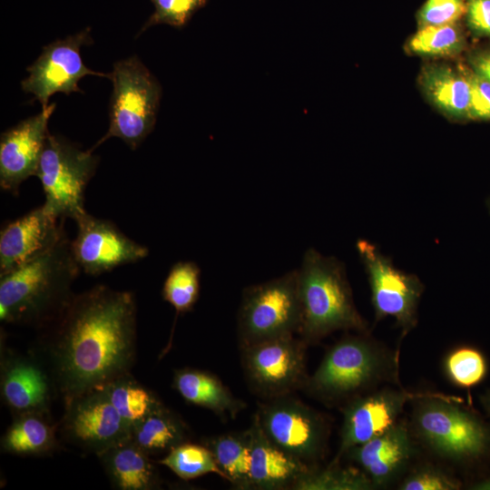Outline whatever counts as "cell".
<instances>
[{
    "mask_svg": "<svg viewBox=\"0 0 490 490\" xmlns=\"http://www.w3.org/2000/svg\"><path fill=\"white\" fill-rule=\"evenodd\" d=\"M80 270L65 235L46 253L1 275V321L46 328L74 295L72 286Z\"/></svg>",
    "mask_w": 490,
    "mask_h": 490,
    "instance_id": "7a4b0ae2",
    "label": "cell"
},
{
    "mask_svg": "<svg viewBox=\"0 0 490 490\" xmlns=\"http://www.w3.org/2000/svg\"><path fill=\"white\" fill-rule=\"evenodd\" d=\"M48 413L30 412L14 416L1 438V450L16 456H41L57 447L56 428Z\"/></svg>",
    "mask_w": 490,
    "mask_h": 490,
    "instance_id": "cb8c5ba5",
    "label": "cell"
},
{
    "mask_svg": "<svg viewBox=\"0 0 490 490\" xmlns=\"http://www.w3.org/2000/svg\"><path fill=\"white\" fill-rule=\"evenodd\" d=\"M61 435L80 449L100 455L131 438V427L121 417L103 387L92 389L64 405Z\"/></svg>",
    "mask_w": 490,
    "mask_h": 490,
    "instance_id": "4fadbf2b",
    "label": "cell"
},
{
    "mask_svg": "<svg viewBox=\"0 0 490 490\" xmlns=\"http://www.w3.org/2000/svg\"><path fill=\"white\" fill-rule=\"evenodd\" d=\"M56 107L50 103L36 115L2 132L0 138V186L16 195L21 183L36 175L48 122Z\"/></svg>",
    "mask_w": 490,
    "mask_h": 490,
    "instance_id": "e0dca14e",
    "label": "cell"
},
{
    "mask_svg": "<svg viewBox=\"0 0 490 490\" xmlns=\"http://www.w3.org/2000/svg\"><path fill=\"white\" fill-rule=\"evenodd\" d=\"M75 222L77 234L71 240L72 252L80 270L87 275L99 276L137 262L149 253L146 247L127 237L110 220L86 211Z\"/></svg>",
    "mask_w": 490,
    "mask_h": 490,
    "instance_id": "9a60e30c",
    "label": "cell"
},
{
    "mask_svg": "<svg viewBox=\"0 0 490 490\" xmlns=\"http://www.w3.org/2000/svg\"><path fill=\"white\" fill-rule=\"evenodd\" d=\"M297 270L301 309L298 335L308 345L338 330L369 331L356 308L341 261L309 248Z\"/></svg>",
    "mask_w": 490,
    "mask_h": 490,
    "instance_id": "5b68a950",
    "label": "cell"
},
{
    "mask_svg": "<svg viewBox=\"0 0 490 490\" xmlns=\"http://www.w3.org/2000/svg\"><path fill=\"white\" fill-rule=\"evenodd\" d=\"M308 346L293 335L241 348L243 372L251 390L269 400L303 388L309 377Z\"/></svg>",
    "mask_w": 490,
    "mask_h": 490,
    "instance_id": "30bf717a",
    "label": "cell"
},
{
    "mask_svg": "<svg viewBox=\"0 0 490 490\" xmlns=\"http://www.w3.org/2000/svg\"><path fill=\"white\" fill-rule=\"evenodd\" d=\"M91 28L58 39L43 47L38 58L26 68L29 75L21 82L25 93L34 96L42 109L46 108L50 97L56 93L69 95L83 93L78 82L85 75H95L110 79V74H103L87 67L81 56V47L93 44Z\"/></svg>",
    "mask_w": 490,
    "mask_h": 490,
    "instance_id": "7c38bea8",
    "label": "cell"
},
{
    "mask_svg": "<svg viewBox=\"0 0 490 490\" xmlns=\"http://www.w3.org/2000/svg\"><path fill=\"white\" fill-rule=\"evenodd\" d=\"M204 445L212 453L228 481L236 488L252 489L248 431L220 435L207 439Z\"/></svg>",
    "mask_w": 490,
    "mask_h": 490,
    "instance_id": "484cf974",
    "label": "cell"
},
{
    "mask_svg": "<svg viewBox=\"0 0 490 490\" xmlns=\"http://www.w3.org/2000/svg\"><path fill=\"white\" fill-rule=\"evenodd\" d=\"M466 21L477 37L490 38V0H465Z\"/></svg>",
    "mask_w": 490,
    "mask_h": 490,
    "instance_id": "8d00e7d4",
    "label": "cell"
},
{
    "mask_svg": "<svg viewBox=\"0 0 490 490\" xmlns=\"http://www.w3.org/2000/svg\"><path fill=\"white\" fill-rule=\"evenodd\" d=\"M420 446L408 420L401 418L385 433L351 447L343 456L359 468L374 489L397 485L418 459Z\"/></svg>",
    "mask_w": 490,
    "mask_h": 490,
    "instance_id": "2e32d148",
    "label": "cell"
},
{
    "mask_svg": "<svg viewBox=\"0 0 490 490\" xmlns=\"http://www.w3.org/2000/svg\"><path fill=\"white\" fill-rule=\"evenodd\" d=\"M200 289V267L193 261H178L168 272L162 295L179 315L193 309L199 299Z\"/></svg>",
    "mask_w": 490,
    "mask_h": 490,
    "instance_id": "f546056e",
    "label": "cell"
},
{
    "mask_svg": "<svg viewBox=\"0 0 490 490\" xmlns=\"http://www.w3.org/2000/svg\"><path fill=\"white\" fill-rule=\"evenodd\" d=\"M154 11L141 28V34L157 24H168L181 29L188 24L200 9L206 6L209 0H151Z\"/></svg>",
    "mask_w": 490,
    "mask_h": 490,
    "instance_id": "836d02e7",
    "label": "cell"
},
{
    "mask_svg": "<svg viewBox=\"0 0 490 490\" xmlns=\"http://www.w3.org/2000/svg\"><path fill=\"white\" fill-rule=\"evenodd\" d=\"M411 404L408 422L421 448L463 470L490 464V422L461 398L427 391Z\"/></svg>",
    "mask_w": 490,
    "mask_h": 490,
    "instance_id": "3957f363",
    "label": "cell"
},
{
    "mask_svg": "<svg viewBox=\"0 0 490 490\" xmlns=\"http://www.w3.org/2000/svg\"><path fill=\"white\" fill-rule=\"evenodd\" d=\"M385 385L401 386L399 348L387 347L368 331L344 336L332 345L303 388L327 405L343 406Z\"/></svg>",
    "mask_w": 490,
    "mask_h": 490,
    "instance_id": "277c9868",
    "label": "cell"
},
{
    "mask_svg": "<svg viewBox=\"0 0 490 490\" xmlns=\"http://www.w3.org/2000/svg\"><path fill=\"white\" fill-rule=\"evenodd\" d=\"M149 456L131 438L98 455L112 485L119 490H152L160 486L161 478Z\"/></svg>",
    "mask_w": 490,
    "mask_h": 490,
    "instance_id": "44dd1931",
    "label": "cell"
},
{
    "mask_svg": "<svg viewBox=\"0 0 490 490\" xmlns=\"http://www.w3.org/2000/svg\"><path fill=\"white\" fill-rule=\"evenodd\" d=\"M466 44L460 26L449 24L419 27L407 42V49L421 56L451 57L461 54Z\"/></svg>",
    "mask_w": 490,
    "mask_h": 490,
    "instance_id": "83f0119b",
    "label": "cell"
},
{
    "mask_svg": "<svg viewBox=\"0 0 490 490\" xmlns=\"http://www.w3.org/2000/svg\"><path fill=\"white\" fill-rule=\"evenodd\" d=\"M301 319L298 270L243 290L238 312L240 348L299 333Z\"/></svg>",
    "mask_w": 490,
    "mask_h": 490,
    "instance_id": "52a82bcc",
    "label": "cell"
},
{
    "mask_svg": "<svg viewBox=\"0 0 490 490\" xmlns=\"http://www.w3.org/2000/svg\"><path fill=\"white\" fill-rule=\"evenodd\" d=\"M158 463L167 466L184 480L193 479L209 473L216 474L227 480L226 475L205 445L185 442L168 452L163 458L158 460Z\"/></svg>",
    "mask_w": 490,
    "mask_h": 490,
    "instance_id": "1f68e13d",
    "label": "cell"
},
{
    "mask_svg": "<svg viewBox=\"0 0 490 490\" xmlns=\"http://www.w3.org/2000/svg\"><path fill=\"white\" fill-rule=\"evenodd\" d=\"M103 388L131 430L134 424L162 405L152 391L137 382L130 373L111 381Z\"/></svg>",
    "mask_w": 490,
    "mask_h": 490,
    "instance_id": "4316f807",
    "label": "cell"
},
{
    "mask_svg": "<svg viewBox=\"0 0 490 490\" xmlns=\"http://www.w3.org/2000/svg\"><path fill=\"white\" fill-rule=\"evenodd\" d=\"M294 489L300 490H373L367 475L356 466H342L330 462L325 467L314 466Z\"/></svg>",
    "mask_w": 490,
    "mask_h": 490,
    "instance_id": "4dcf8cb0",
    "label": "cell"
},
{
    "mask_svg": "<svg viewBox=\"0 0 490 490\" xmlns=\"http://www.w3.org/2000/svg\"><path fill=\"white\" fill-rule=\"evenodd\" d=\"M0 388L4 403L15 415L48 413L57 394L50 374L34 353L1 349Z\"/></svg>",
    "mask_w": 490,
    "mask_h": 490,
    "instance_id": "d6986e66",
    "label": "cell"
},
{
    "mask_svg": "<svg viewBox=\"0 0 490 490\" xmlns=\"http://www.w3.org/2000/svg\"><path fill=\"white\" fill-rule=\"evenodd\" d=\"M255 416L265 435L285 452L312 466L324 459L330 427L318 411L288 395L267 400Z\"/></svg>",
    "mask_w": 490,
    "mask_h": 490,
    "instance_id": "9c48e42d",
    "label": "cell"
},
{
    "mask_svg": "<svg viewBox=\"0 0 490 490\" xmlns=\"http://www.w3.org/2000/svg\"><path fill=\"white\" fill-rule=\"evenodd\" d=\"M443 369L453 385L470 389L485 381L489 372V362L480 348L461 345L446 355Z\"/></svg>",
    "mask_w": 490,
    "mask_h": 490,
    "instance_id": "f1b7e54d",
    "label": "cell"
},
{
    "mask_svg": "<svg viewBox=\"0 0 490 490\" xmlns=\"http://www.w3.org/2000/svg\"><path fill=\"white\" fill-rule=\"evenodd\" d=\"M466 13L465 0H426L417 14L419 27L456 24Z\"/></svg>",
    "mask_w": 490,
    "mask_h": 490,
    "instance_id": "e575fe53",
    "label": "cell"
},
{
    "mask_svg": "<svg viewBox=\"0 0 490 490\" xmlns=\"http://www.w3.org/2000/svg\"><path fill=\"white\" fill-rule=\"evenodd\" d=\"M99 157L60 135L48 132L36 175L42 184L44 206L61 219L76 220L86 212L84 191L95 173Z\"/></svg>",
    "mask_w": 490,
    "mask_h": 490,
    "instance_id": "ba28073f",
    "label": "cell"
},
{
    "mask_svg": "<svg viewBox=\"0 0 490 490\" xmlns=\"http://www.w3.org/2000/svg\"><path fill=\"white\" fill-rule=\"evenodd\" d=\"M471 490H490V472L482 473L465 484Z\"/></svg>",
    "mask_w": 490,
    "mask_h": 490,
    "instance_id": "f35d334b",
    "label": "cell"
},
{
    "mask_svg": "<svg viewBox=\"0 0 490 490\" xmlns=\"http://www.w3.org/2000/svg\"><path fill=\"white\" fill-rule=\"evenodd\" d=\"M110 79L109 128L91 150L112 137L136 150L155 126L162 86L137 55L115 62Z\"/></svg>",
    "mask_w": 490,
    "mask_h": 490,
    "instance_id": "8992f818",
    "label": "cell"
},
{
    "mask_svg": "<svg viewBox=\"0 0 490 490\" xmlns=\"http://www.w3.org/2000/svg\"><path fill=\"white\" fill-rule=\"evenodd\" d=\"M131 439L151 456L168 453L188 442L189 430L182 419L162 404L132 426Z\"/></svg>",
    "mask_w": 490,
    "mask_h": 490,
    "instance_id": "d4e9b609",
    "label": "cell"
},
{
    "mask_svg": "<svg viewBox=\"0 0 490 490\" xmlns=\"http://www.w3.org/2000/svg\"><path fill=\"white\" fill-rule=\"evenodd\" d=\"M470 86L468 119L490 120V82L475 74L468 66H462Z\"/></svg>",
    "mask_w": 490,
    "mask_h": 490,
    "instance_id": "d590c367",
    "label": "cell"
},
{
    "mask_svg": "<svg viewBox=\"0 0 490 490\" xmlns=\"http://www.w3.org/2000/svg\"><path fill=\"white\" fill-rule=\"evenodd\" d=\"M357 250L368 274L375 322L393 317L401 338L417 324V307L425 287L415 274L397 269L377 247L365 240Z\"/></svg>",
    "mask_w": 490,
    "mask_h": 490,
    "instance_id": "8fae6325",
    "label": "cell"
},
{
    "mask_svg": "<svg viewBox=\"0 0 490 490\" xmlns=\"http://www.w3.org/2000/svg\"><path fill=\"white\" fill-rule=\"evenodd\" d=\"M136 319L132 293L97 285L74 294L46 327L34 354L64 405L130 373L136 355Z\"/></svg>",
    "mask_w": 490,
    "mask_h": 490,
    "instance_id": "6da1fadb",
    "label": "cell"
},
{
    "mask_svg": "<svg viewBox=\"0 0 490 490\" xmlns=\"http://www.w3.org/2000/svg\"><path fill=\"white\" fill-rule=\"evenodd\" d=\"M486 205H487V208H488L489 212H490V198L487 200Z\"/></svg>",
    "mask_w": 490,
    "mask_h": 490,
    "instance_id": "60d3db41",
    "label": "cell"
},
{
    "mask_svg": "<svg viewBox=\"0 0 490 490\" xmlns=\"http://www.w3.org/2000/svg\"><path fill=\"white\" fill-rule=\"evenodd\" d=\"M64 222L43 204L5 224L0 232V276L52 250L66 235Z\"/></svg>",
    "mask_w": 490,
    "mask_h": 490,
    "instance_id": "ac0fdd59",
    "label": "cell"
},
{
    "mask_svg": "<svg viewBox=\"0 0 490 490\" xmlns=\"http://www.w3.org/2000/svg\"><path fill=\"white\" fill-rule=\"evenodd\" d=\"M424 393L408 391L402 386L385 385L345 403L339 447L332 462L339 463L351 447L394 426L401 419L406 405Z\"/></svg>",
    "mask_w": 490,
    "mask_h": 490,
    "instance_id": "5bb4252c",
    "label": "cell"
},
{
    "mask_svg": "<svg viewBox=\"0 0 490 490\" xmlns=\"http://www.w3.org/2000/svg\"><path fill=\"white\" fill-rule=\"evenodd\" d=\"M419 85L426 99L446 116L468 119L470 86L462 69L429 64L419 75Z\"/></svg>",
    "mask_w": 490,
    "mask_h": 490,
    "instance_id": "7402d4cb",
    "label": "cell"
},
{
    "mask_svg": "<svg viewBox=\"0 0 490 490\" xmlns=\"http://www.w3.org/2000/svg\"><path fill=\"white\" fill-rule=\"evenodd\" d=\"M396 486L398 490H459L465 484L448 468L417 459Z\"/></svg>",
    "mask_w": 490,
    "mask_h": 490,
    "instance_id": "d6a6232c",
    "label": "cell"
},
{
    "mask_svg": "<svg viewBox=\"0 0 490 490\" xmlns=\"http://www.w3.org/2000/svg\"><path fill=\"white\" fill-rule=\"evenodd\" d=\"M172 386L186 401L208 408L222 418H234L246 407L219 377L208 371L179 369L174 373Z\"/></svg>",
    "mask_w": 490,
    "mask_h": 490,
    "instance_id": "603a6c76",
    "label": "cell"
},
{
    "mask_svg": "<svg viewBox=\"0 0 490 490\" xmlns=\"http://www.w3.org/2000/svg\"><path fill=\"white\" fill-rule=\"evenodd\" d=\"M467 64L475 74L490 82V49L472 52L468 55Z\"/></svg>",
    "mask_w": 490,
    "mask_h": 490,
    "instance_id": "74e56055",
    "label": "cell"
},
{
    "mask_svg": "<svg viewBox=\"0 0 490 490\" xmlns=\"http://www.w3.org/2000/svg\"><path fill=\"white\" fill-rule=\"evenodd\" d=\"M247 431L251 454L252 489H294L314 467L275 445L261 429L256 416Z\"/></svg>",
    "mask_w": 490,
    "mask_h": 490,
    "instance_id": "ffe728a7",
    "label": "cell"
},
{
    "mask_svg": "<svg viewBox=\"0 0 490 490\" xmlns=\"http://www.w3.org/2000/svg\"><path fill=\"white\" fill-rule=\"evenodd\" d=\"M479 402L486 416L490 419V388L485 389L479 396Z\"/></svg>",
    "mask_w": 490,
    "mask_h": 490,
    "instance_id": "ab89813d",
    "label": "cell"
}]
</instances>
